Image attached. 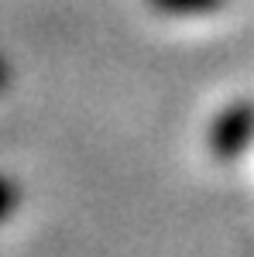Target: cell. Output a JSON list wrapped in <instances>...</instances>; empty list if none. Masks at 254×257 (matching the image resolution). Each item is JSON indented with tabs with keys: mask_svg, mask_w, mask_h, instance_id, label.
I'll list each match as a JSON object with an SVG mask.
<instances>
[{
	"mask_svg": "<svg viewBox=\"0 0 254 257\" xmlns=\"http://www.w3.org/2000/svg\"><path fill=\"white\" fill-rule=\"evenodd\" d=\"M0 79H4V69H0Z\"/></svg>",
	"mask_w": 254,
	"mask_h": 257,
	"instance_id": "277c9868",
	"label": "cell"
},
{
	"mask_svg": "<svg viewBox=\"0 0 254 257\" xmlns=\"http://www.w3.org/2000/svg\"><path fill=\"white\" fill-rule=\"evenodd\" d=\"M158 11H168V14H206L223 7L227 0H151Z\"/></svg>",
	"mask_w": 254,
	"mask_h": 257,
	"instance_id": "7a4b0ae2",
	"label": "cell"
},
{
	"mask_svg": "<svg viewBox=\"0 0 254 257\" xmlns=\"http://www.w3.org/2000/svg\"><path fill=\"white\" fill-rule=\"evenodd\" d=\"M11 206H14V189H11V185H7V182L0 178V216H4V213H7Z\"/></svg>",
	"mask_w": 254,
	"mask_h": 257,
	"instance_id": "3957f363",
	"label": "cell"
},
{
	"mask_svg": "<svg viewBox=\"0 0 254 257\" xmlns=\"http://www.w3.org/2000/svg\"><path fill=\"white\" fill-rule=\"evenodd\" d=\"M254 131V106L251 103H237V106H230L227 113H220V120H216L213 127V151L220 155V158H230V155H237L240 148H244V141L251 138Z\"/></svg>",
	"mask_w": 254,
	"mask_h": 257,
	"instance_id": "6da1fadb",
	"label": "cell"
}]
</instances>
